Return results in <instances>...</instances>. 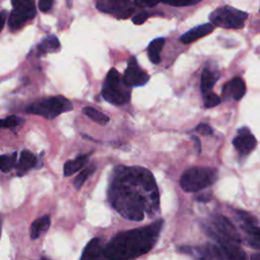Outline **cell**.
<instances>
[{
	"label": "cell",
	"instance_id": "cell-1",
	"mask_svg": "<svg viewBox=\"0 0 260 260\" xmlns=\"http://www.w3.org/2000/svg\"><path fill=\"white\" fill-rule=\"evenodd\" d=\"M109 200L123 217L141 221L145 212L158 209L159 197L152 174L141 167L120 166L114 170Z\"/></svg>",
	"mask_w": 260,
	"mask_h": 260
},
{
	"label": "cell",
	"instance_id": "cell-2",
	"mask_svg": "<svg viewBox=\"0 0 260 260\" xmlns=\"http://www.w3.org/2000/svg\"><path fill=\"white\" fill-rule=\"evenodd\" d=\"M162 224L164 220L158 219L147 226L117 234L106 245L108 260H131L147 253L156 243Z\"/></svg>",
	"mask_w": 260,
	"mask_h": 260
},
{
	"label": "cell",
	"instance_id": "cell-3",
	"mask_svg": "<svg viewBox=\"0 0 260 260\" xmlns=\"http://www.w3.org/2000/svg\"><path fill=\"white\" fill-rule=\"evenodd\" d=\"M217 177L218 173L216 169L193 167L183 173L180 178V186L185 192L194 193L214 184Z\"/></svg>",
	"mask_w": 260,
	"mask_h": 260
},
{
	"label": "cell",
	"instance_id": "cell-4",
	"mask_svg": "<svg viewBox=\"0 0 260 260\" xmlns=\"http://www.w3.org/2000/svg\"><path fill=\"white\" fill-rule=\"evenodd\" d=\"M129 87L124 83L123 78L117 69L109 70L102 88V95L105 101L112 105L122 106L130 100Z\"/></svg>",
	"mask_w": 260,
	"mask_h": 260
},
{
	"label": "cell",
	"instance_id": "cell-5",
	"mask_svg": "<svg viewBox=\"0 0 260 260\" xmlns=\"http://www.w3.org/2000/svg\"><path fill=\"white\" fill-rule=\"evenodd\" d=\"M73 109L70 101L62 95L51 96L38 100L27 106L26 112L32 115H39L52 120L64 112Z\"/></svg>",
	"mask_w": 260,
	"mask_h": 260
},
{
	"label": "cell",
	"instance_id": "cell-6",
	"mask_svg": "<svg viewBox=\"0 0 260 260\" xmlns=\"http://www.w3.org/2000/svg\"><path fill=\"white\" fill-rule=\"evenodd\" d=\"M247 18L248 13L229 5L217 7L209 14V20L211 24L233 29L242 28Z\"/></svg>",
	"mask_w": 260,
	"mask_h": 260
},
{
	"label": "cell",
	"instance_id": "cell-7",
	"mask_svg": "<svg viewBox=\"0 0 260 260\" xmlns=\"http://www.w3.org/2000/svg\"><path fill=\"white\" fill-rule=\"evenodd\" d=\"M216 245H207L208 258L213 260H247L238 243L226 239H217Z\"/></svg>",
	"mask_w": 260,
	"mask_h": 260
},
{
	"label": "cell",
	"instance_id": "cell-8",
	"mask_svg": "<svg viewBox=\"0 0 260 260\" xmlns=\"http://www.w3.org/2000/svg\"><path fill=\"white\" fill-rule=\"evenodd\" d=\"M13 9L8 17V25L11 30H17L23 24L32 19L36 15V6L34 1H12Z\"/></svg>",
	"mask_w": 260,
	"mask_h": 260
},
{
	"label": "cell",
	"instance_id": "cell-9",
	"mask_svg": "<svg viewBox=\"0 0 260 260\" xmlns=\"http://www.w3.org/2000/svg\"><path fill=\"white\" fill-rule=\"evenodd\" d=\"M123 81L128 87L142 86L146 84L149 79L147 72L141 69L135 59V57H130L128 60V65L123 74Z\"/></svg>",
	"mask_w": 260,
	"mask_h": 260
},
{
	"label": "cell",
	"instance_id": "cell-10",
	"mask_svg": "<svg viewBox=\"0 0 260 260\" xmlns=\"http://www.w3.org/2000/svg\"><path fill=\"white\" fill-rule=\"evenodd\" d=\"M96 8L102 12L114 14L116 17L123 19L134 12V8L130 6L129 1H100L96 3Z\"/></svg>",
	"mask_w": 260,
	"mask_h": 260
},
{
	"label": "cell",
	"instance_id": "cell-11",
	"mask_svg": "<svg viewBox=\"0 0 260 260\" xmlns=\"http://www.w3.org/2000/svg\"><path fill=\"white\" fill-rule=\"evenodd\" d=\"M256 138L246 127L239 129L238 134L233 139V145L242 155L249 154L256 147Z\"/></svg>",
	"mask_w": 260,
	"mask_h": 260
},
{
	"label": "cell",
	"instance_id": "cell-12",
	"mask_svg": "<svg viewBox=\"0 0 260 260\" xmlns=\"http://www.w3.org/2000/svg\"><path fill=\"white\" fill-rule=\"evenodd\" d=\"M80 260H108L106 256V246L100 238H93L85 246Z\"/></svg>",
	"mask_w": 260,
	"mask_h": 260
},
{
	"label": "cell",
	"instance_id": "cell-13",
	"mask_svg": "<svg viewBox=\"0 0 260 260\" xmlns=\"http://www.w3.org/2000/svg\"><path fill=\"white\" fill-rule=\"evenodd\" d=\"M246 93V84L244 80L240 77H235L229 82H226L222 87V95L223 98L230 99L232 98L235 101L241 100Z\"/></svg>",
	"mask_w": 260,
	"mask_h": 260
},
{
	"label": "cell",
	"instance_id": "cell-14",
	"mask_svg": "<svg viewBox=\"0 0 260 260\" xmlns=\"http://www.w3.org/2000/svg\"><path fill=\"white\" fill-rule=\"evenodd\" d=\"M214 29V25L211 23L199 24L190 30H187L180 37V41L184 44H190L196 40L209 35Z\"/></svg>",
	"mask_w": 260,
	"mask_h": 260
},
{
	"label": "cell",
	"instance_id": "cell-15",
	"mask_svg": "<svg viewBox=\"0 0 260 260\" xmlns=\"http://www.w3.org/2000/svg\"><path fill=\"white\" fill-rule=\"evenodd\" d=\"M37 165V157L36 155L30 152L29 150H22L20 153L19 160L16 165L17 175L22 176L27 173L30 169H32Z\"/></svg>",
	"mask_w": 260,
	"mask_h": 260
},
{
	"label": "cell",
	"instance_id": "cell-16",
	"mask_svg": "<svg viewBox=\"0 0 260 260\" xmlns=\"http://www.w3.org/2000/svg\"><path fill=\"white\" fill-rule=\"evenodd\" d=\"M60 49V42L57 37L50 35L46 37L37 47V55L44 56L48 53H55Z\"/></svg>",
	"mask_w": 260,
	"mask_h": 260
},
{
	"label": "cell",
	"instance_id": "cell-17",
	"mask_svg": "<svg viewBox=\"0 0 260 260\" xmlns=\"http://www.w3.org/2000/svg\"><path fill=\"white\" fill-rule=\"evenodd\" d=\"M88 157H89V153H85V154H80V155L76 156L75 158L66 161L63 167L64 177H69V176L73 175L74 173L80 171L87 162Z\"/></svg>",
	"mask_w": 260,
	"mask_h": 260
},
{
	"label": "cell",
	"instance_id": "cell-18",
	"mask_svg": "<svg viewBox=\"0 0 260 260\" xmlns=\"http://www.w3.org/2000/svg\"><path fill=\"white\" fill-rule=\"evenodd\" d=\"M218 77H219L218 72L212 71L208 68L203 69L202 74H201V80H200V89L203 94L210 92V90L216 83Z\"/></svg>",
	"mask_w": 260,
	"mask_h": 260
},
{
	"label": "cell",
	"instance_id": "cell-19",
	"mask_svg": "<svg viewBox=\"0 0 260 260\" xmlns=\"http://www.w3.org/2000/svg\"><path fill=\"white\" fill-rule=\"evenodd\" d=\"M165 38H156L147 46V55L151 63L158 64L160 62V52L165 45Z\"/></svg>",
	"mask_w": 260,
	"mask_h": 260
},
{
	"label": "cell",
	"instance_id": "cell-20",
	"mask_svg": "<svg viewBox=\"0 0 260 260\" xmlns=\"http://www.w3.org/2000/svg\"><path fill=\"white\" fill-rule=\"evenodd\" d=\"M50 222L51 220L49 215H44L36 219L30 225V238L32 240L38 239L43 232L48 230V228L50 226Z\"/></svg>",
	"mask_w": 260,
	"mask_h": 260
},
{
	"label": "cell",
	"instance_id": "cell-21",
	"mask_svg": "<svg viewBox=\"0 0 260 260\" xmlns=\"http://www.w3.org/2000/svg\"><path fill=\"white\" fill-rule=\"evenodd\" d=\"M82 112L89 118V119H91L93 122H95V123H98V124H100V125H106V124H108L109 123V121H110V118L107 116V115H105V114H103L102 112H100V111H98L96 109H94V108H92V107H84L83 109H82Z\"/></svg>",
	"mask_w": 260,
	"mask_h": 260
},
{
	"label": "cell",
	"instance_id": "cell-22",
	"mask_svg": "<svg viewBox=\"0 0 260 260\" xmlns=\"http://www.w3.org/2000/svg\"><path fill=\"white\" fill-rule=\"evenodd\" d=\"M243 229L249 235V245L260 249V228L255 225H243Z\"/></svg>",
	"mask_w": 260,
	"mask_h": 260
},
{
	"label": "cell",
	"instance_id": "cell-23",
	"mask_svg": "<svg viewBox=\"0 0 260 260\" xmlns=\"http://www.w3.org/2000/svg\"><path fill=\"white\" fill-rule=\"evenodd\" d=\"M17 153L14 151L11 154H2L0 157V169L3 173L10 172L13 168H16Z\"/></svg>",
	"mask_w": 260,
	"mask_h": 260
},
{
	"label": "cell",
	"instance_id": "cell-24",
	"mask_svg": "<svg viewBox=\"0 0 260 260\" xmlns=\"http://www.w3.org/2000/svg\"><path fill=\"white\" fill-rule=\"evenodd\" d=\"M94 171H95V165H90V166L86 167L85 169H83V170L76 176V178L74 179V181H73L74 187H75L77 190L80 189V188L83 186V184L85 183L86 179H87Z\"/></svg>",
	"mask_w": 260,
	"mask_h": 260
},
{
	"label": "cell",
	"instance_id": "cell-25",
	"mask_svg": "<svg viewBox=\"0 0 260 260\" xmlns=\"http://www.w3.org/2000/svg\"><path fill=\"white\" fill-rule=\"evenodd\" d=\"M2 128H13L15 126H18L24 122V119L15 115H11L6 117L5 119H2L0 121Z\"/></svg>",
	"mask_w": 260,
	"mask_h": 260
},
{
	"label": "cell",
	"instance_id": "cell-26",
	"mask_svg": "<svg viewBox=\"0 0 260 260\" xmlns=\"http://www.w3.org/2000/svg\"><path fill=\"white\" fill-rule=\"evenodd\" d=\"M203 101H204L205 108H213L220 103V98L213 92H208L204 94Z\"/></svg>",
	"mask_w": 260,
	"mask_h": 260
},
{
	"label": "cell",
	"instance_id": "cell-27",
	"mask_svg": "<svg viewBox=\"0 0 260 260\" xmlns=\"http://www.w3.org/2000/svg\"><path fill=\"white\" fill-rule=\"evenodd\" d=\"M148 17H149V13L147 11H140L132 17V22L134 24H142Z\"/></svg>",
	"mask_w": 260,
	"mask_h": 260
},
{
	"label": "cell",
	"instance_id": "cell-28",
	"mask_svg": "<svg viewBox=\"0 0 260 260\" xmlns=\"http://www.w3.org/2000/svg\"><path fill=\"white\" fill-rule=\"evenodd\" d=\"M195 130H196L197 132H199L200 134H202V135H211V134L213 133L212 128H211L208 124H206V123H200V124L195 128Z\"/></svg>",
	"mask_w": 260,
	"mask_h": 260
},
{
	"label": "cell",
	"instance_id": "cell-29",
	"mask_svg": "<svg viewBox=\"0 0 260 260\" xmlns=\"http://www.w3.org/2000/svg\"><path fill=\"white\" fill-rule=\"evenodd\" d=\"M53 3L54 2L52 0H41L39 2V8H40L41 11L47 12V11H49L52 8Z\"/></svg>",
	"mask_w": 260,
	"mask_h": 260
},
{
	"label": "cell",
	"instance_id": "cell-30",
	"mask_svg": "<svg viewBox=\"0 0 260 260\" xmlns=\"http://www.w3.org/2000/svg\"><path fill=\"white\" fill-rule=\"evenodd\" d=\"M201 0H195V1H189V2H185V3H175V2H166L164 1V4L170 5V6H176V7H183V6H191V5H196L198 3H200Z\"/></svg>",
	"mask_w": 260,
	"mask_h": 260
},
{
	"label": "cell",
	"instance_id": "cell-31",
	"mask_svg": "<svg viewBox=\"0 0 260 260\" xmlns=\"http://www.w3.org/2000/svg\"><path fill=\"white\" fill-rule=\"evenodd\" d=\"M134 4L138 7H154L158 4V2H146V1H135Z\"/></svg>",
	"mask_w": 260,
	"mask_h": 260
},
{
	"label": "cell",
	"instance_id": "cell-32",
	"mask_svg": "<svg viewBox=\"0 0 260 260\" xmlns=\"http://www.w3.org/2000/svg\"><path fill=\"white\" fill-rule=\"evenodd\" d=\"M6 16H7V11H6L5 9H3V10L1 11V29H2V28H3V26H4Z\"/></svg>",
	"mask_w": 260,
	"mask_h": 260
},
{
	"label": "cell",
	"instance_id": "cell-33",
	"mask_svg": "<svg viewBox=\"0 0 260 260\" xmlns=\"http://www.w3.org/2000/svg\"><path fill=\"white\" fill-rule=\"evenodd\" d=\"M191 138H192L194 141H196V146H197V148H198V152H200V151H201V143H200L199 138H198L197 136H192Z\"/></svg>",
	"mask_w": 260,
	"mask_h": 260
},
{
	"label": "cell",
	"instance_id": "cell-34",
	"mask_svg": "<svg viewBox=\"0 0 260 260\" xmlns=\"http://www.w3.org/2000/svg\"><path fill=\"white\" fill-rule=\"evenodd\" d=\"M251 260H260V253L258 254H253L251 256Z\"/></svg>",
	"mask_w": 260,
	"mask_h": 260
},
{
	"label": "cell",
	"instance_id": "cell-35",
	"mask_svg": "<svg viewBox=\"0 0 260 260\" xmlns=\"http://www.w3.org/2000/svg\"><path fill=\"white\" fill-rule=\"evenodd\" d=\"M40 260H49V259H47V258H45V257H43V258H41Z\"/></svg>",
	"mask_w": 260,
	"mask_h": 260
}]
</instances>
